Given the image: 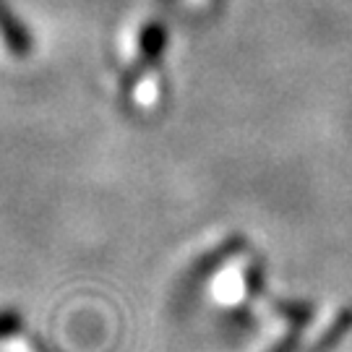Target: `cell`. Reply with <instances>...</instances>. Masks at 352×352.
Listing matches in <instances>:
<instances>
[{"label": "cell", "instance_id": "6da1fadb", "mask_svg": "<svg viewBox=\"0 0 352 352\" xmlns=\"http://www.w3.org/2000/svg\"><path fill=\"white\" fill-rule=\"evenodd\" d=\"M0 42L11 58H26L32 52V37L24 24L11 13L6 0H0Z\"/></svg>", "mask_w": 352, "mask_h": 352}, {"label": "cell", "instance_id": "7a4b0ae2", "mask_svg": "<svg viewBox=\"0 0 352 352\" xmlns=\"http://www.w3.org/2000/svg\"><path fill=\"white\" fill-rule=\"evenodd\" d=\"M162 47H164V29L160 24H149L146 32H144V37H141V52L133 74H139L141 68H146V65L157 63L160 55H162Z\"/></svg>", "mask_w": 352, "mask_h": 352}]
</instances>
